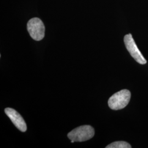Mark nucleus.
<instances>
[{"mask_svg": "<svg viewBox=\"0 0 148 148\" xmlns=\"http://www.w3.org/2000/svg\"><path fill=\"white\" fill-rule=\"evenodd\" d=\"M130 90H122L115 93L108 101V106L112 110H118L123 109L128 105L131 99Z\"/></svg>", "mask_w": 148, "mask_h": 148, "instance_id": "1", "label": "nucleus"}, {"mask_svg": "<svg viewBox=\"0 0 148 148\" xmlns=\"http://www.w3.org/2000/svg\"><path fill=\"white\" fill-rule=\"evenodd\" d=\"M95 130L90 125H84L75 128L68 134V137L75 142H85L95 136Z\"/></svg>", "mask_w": 148, "mask_h": 148, "instance_id": "2", "label": "nucleus"}, {"mask_svg": "<svg viewBox=\"0 0 148 148\" xmlns=\"http://www.w3.org/2000/svg\"><path fill=\"white\" fill-rule=\"evenodd\" d=\"M27 29L32 38L35 41H40L45 37V27L42 21L38 18H33L28 21Z\"/></svg>", "mask_w": 148, "mask_h": 148, "instance_id": "3", "label": "nucleus"}, {"mask_svg": "<svg viewBox=\"0 0 148 148\" xmlns=\"http://www.w3.org/2000/svg\"><path fill=\"white\" fill-rule=\"evenodd\" d=\"M124 43L127 51L137 62L140 64H145L147 63L146 59L144 58L142 54L139 50L131 34H127L125 36Z\"/></svg>", "mask_w": 148, "mask_h": 148, "instance_id": "4", "label": "nucleus"}, {"mask_svg": "<svg viewBox=\"0 0 148 148\" xmlns=\"http://www.w3.org/2000/svg\"><path fill=\"white\" fill-rule=\"evenodd\" d=\"M5 112L7 116L11 119V121L19 130L23 132H25L27 131L25 122L23 117L16 110L11 108H7L5 109Z\"/></svg>", "mask_w": 148, "mask_h": 148, "instance_id": "5", "label": "nucleus"}, {"mask_svg": "<svg viewBox=\"0 0 148 148\" xmlns=\"http://www.w3.org/2000/svg\"><path fill=\"white\" fill-rule=\"evenodd\" d=\"M106 148H131V145L127 143L126 142L124 141H118L115 142L113 143L110 144L108 146H106Z\"/></svg>", "mask_w": 148, "mask_h": 148, "instance_id": "6", "label": "nucleus"}]
</instances>
